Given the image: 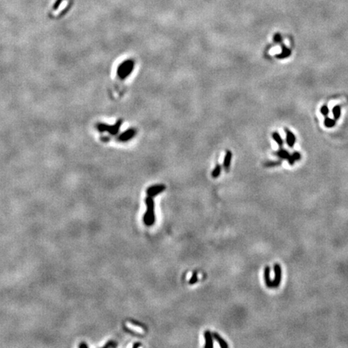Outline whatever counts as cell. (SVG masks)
<instances>
[{"instance_id":"cell-20","label":"cell","mask_w":348,"mask_h":348,"mask_svg":"<svg viewBox=\"0 0 348 348\" xmlns=\"http://www.w3.org/2000/svg\"><path fill=\"white\" fill-rule=\"evenodd\" d=\"M123 328H124V331H126V332L129 333V334H131V335H132L133 336H137V337H143L144 335H141V334H140V333L136 332V331H132V330H131L130 328H128V327H127L126 326H123Z\"/></svg>"},{"instance_id":"cell-21","label":"cell","mask_w":348,"mask_h":348,"mask_svg":"<svg viewBox=\"0 0 348 348\" xmlns=\"http://www.w3.org/2000/svg\"><path fill=\"white\" fill-rule=\"evenodd\" d=\"M320 112H321V114H322V115L327 116L329 114V113H330V110H329V107L327 106L323 105L322 107H321V108H320Z\"/></svg>"},{"instance_id":"cell-24","label":"cell","mask_w":348,"mask_h":348,"mask_svg":"<svg viewBox=\"0 0 348 348\" xmlns=\"http://www.w3.org/2000/svg\"><path fill=\"white\" fill-rule=\"evenodd\" d=\"M115 346H117V343H115L114 341H109L104 346V347H115Z\"/></svg>"},{"instance_id":"cell-14","label":"cell","mask_w":348,"mask_h":348,"mask_svg":"<svg viewBox=\"0 0 348 348\" xmlns=\"http://www.w3.org/2000/svg\"><path fill=\"white\" fill-rule=\"evenodd\" d=\"M332 113L335 120L339 119V118H340V115H341V107H340V106L339 105L335 106V107H333Z\"/></svg>"},{"instance_id":"cell-19","label":"cell","mask_w":348,"mask_h":348,"mask_svg":"<svg viewBox=\"0 0 348 348\" xmlns=\"http://www.w3.org/2000/svg\"><path fill=\"white\" fill-rule=\"evenodd\" d=\"M281 164V160H275V161H268V162L264 163V165L265 167H274V166H278Z\"/></svg>"},{"instance_id":"cell-8","label":"cell","mask_w":348,"mask_h":348,"mask_svg":"<svg viewBox=\"0 0 348 348\" xmlns=\"http://www.w3.org/2000/svg\"><path fill=\"white\" fill-rule=\"evenodd\" d=\"M270 273H271V268L269 266H266L264 268V276L265 285L268 288L272 289V280L270 277Z\"/></svg>"},{"instance_id":"cell-5","label":"cell","mask_w":348,"mask_h":348,"mask_svg":"<svg viewBox=\"0 0 348 348\" xmlns=\"http://www.w3.org/2000/svg\"><path fill=\"white\" fill-rule=\"evenodd\" d=\"M274 272L275 278L272 280V288H278L281 281V267L279 264H274Z\"/></svg>"},{"instance_id":"cell-11","label":"cell","mask_w":348,"mask_h":348,"mask_svg":"<svg viewBox=\"0 0 348 348\" xmlns=\"http://www.w3.org/2000/svg\"><path fill=\"white\" fill-rule=\"evenodd\" d=\"M273 154L276 155V156L280 158V160H285V159H288V157H289V155H290L289 152L287 151V150H285V149L282 148H280L278 151L274 152Z\"/></svg>"},{"instance_id":"cell-9","label":"cell","mask_w":348,"mask_h":348,"mask_svg":"<svg viewBox=\"0 0 348 348\" xmlns=\"http://www.w3.org/2000/svg\"><path fill=\"white\" fill-rule=\"evenodd\" d=\"M281 48H282L281 53L276 55V57L277 58V59H280V60L285 59V58H287V57H290V56H291L292 50L291 49H289V48H287L285 44H281Z\"/></svg>"},{"instance_id":"cell-15","label":"cell","mask_w":348,"mask_h":348,"mask_svg":"<svg viewBox=\"0 0 348 348\" xmlns=\"http://www.w3.org/2000/svg\"><path fill=\"white\" fill-rule=\"evenodd\" d=\"M165 189H166V186L164 185H162V186H160V187H159V188L155 189V190L152 191L151 193H148V196H151V197H155V196H157L159 193H162L163 191L165 190Z\"/></svg>"},{"instance_id":"cell-25","label":"cell","mask_w":348,"mask_h":348,"mask_svg":"<svg viewBox=\"0 0 348 348\" xmlns=\"http://www.w3.org/2000/svg\"><path fill=\"white\" fill-rule=\"evenodd\" d=\"M288 163H289V164H290V165H294V163L296 162V160H294V158L293 157V155H292V154H290L289 155V156L288 157Z\"/></svg>"},{"instance_id":"cell-13","label":"cell","mask_w":348,"mask_h":348,"mask_svg":"<svg viewBox=\"0 0 348 348\" xmlns=\"http://www.w3.org/2000/svg\"><path fill=\"white\" fill-rule=\"evenodd\" d=\"M271 136H272V139L275 140V142H276L280 148L282 147L283 145H284V140H282L281 136H280V134H279L277 132H274Z\"/></svg>"},{"instance_id":"cell-16","label":"cell","mask_w":348,"mask_h":348,"mask_svg":"<svg viewBox=\"0 0 348 348\" xmlns=\"http://www.w3.org/2000/svg\"><path fill=\"white\" fill-rule=\"evenodd\" d=\"M335 124H336V120H335V119H333V118H329V117H326V118H325L324 126L326 127L331 128V127H335Z\"/></svg>"},{"instance_id":"cell-26","label":"cell","mask_w":348,"mask_h":348,"mask_svg":"<svg viewBox=\"0 0 348 348\" xmlns=\"http://www.w3.org/2000/svg\"><path fill=\"white\" fill-rule=\"evenodd\" d=\"M131 322H132V324H133V325H136V326H140V327H143V328L144 329V330H146V329H147V328H146V326H145L144 325L142 324V323H140V322H136V321H133V320H132Z\"/></svg>"},{"instance_id":"cell-1","label":"cell","mask_w":348,"mask_h":348,"mask_svg":"<svg viewBox=\"0 0 348 348\" xmlns=\"http://www.w3.org/2000/svg\"><path fill=\"white\" fill-rule=\"evenodd\" d=\"M145 203L147 205V210L144 215V223L148 226L153 225L155 220V212H154V201L152 197L148 196L145 199Z\"/></svg>"},{"instance_id":"cell-7","label":"cell","mask_w":348,"mask_h":348,"mask_svg":"<svg viewBox=\"0 0 348 348\" xmlns=\"http://www.w3.org/2000/svg\"><path fill=\"white\" fill-rule=\"evenodd\" d=\"M204 338H205L204 348H212L213 346H214L212 333L210 332V331H206L204 332Z\"/></svg>"},{"instance_id":"cell-10","label":"cell","mask_w":348,"mask_h":348,"mask_svg":"<svg viewBox=\"0 0 348 348\" xmlns=\"http://www.w3.org/2000/svg\"><path fill=\"white\" fill-rule=\"evenodd\" d=\"M232 159V152L229 150L226 152L225 156H224V161H223V167L226 171H228L230 169V161Z\"/></svg>"},{"instance_id":"cell-6","label":"cell","mask_w":348,"mask_h":348,"mask_svg":"<svg viewBox=\"0 0 348 348\" xmlns=\"http://www.w3.org/2000/svg\"><path fill=\"white\" fill-rule=\"evenodd\" d=\"M285 134H286V143L289 148H293L296 143V136L293 132L289 130L288 128L285 129Z\"/></svg>"},{"instance_id":"cell-27","label":"cell","mask_w":348,"mask_h":348,"mask_svg":"<svg viewBox=\"0 0 348 348\" xmlns=\"http://www.w3.org/2000/svg\"><path fill=\"white\" fill-rule=\"evenodd\" d=\"M142 346V343H140V342H136V343L133 344L132 347L133 348H138L139 346Z\"/></svg>"},{"instance_id":"cell-18","label":"cell","mask_w":348,"mask_h":348,"mask_svg":"<svg viewBox=\"0 0 348 348\" xmlns=\"http://www.w3.org/2000/svg\"><path fill=\"white\" fill-rule=\"evenodd\" d=\"M197 280H198V278H197V272L195 271H193V274H192V276H191L190 279L189 280V284L190 285H194L195 283L197 282Z\"/></svg>"},{"instance_id":"cell-23","label":"cell","mask_w":348,"mask_h":348,"mask_svg":"<svg viewBox=\"0 0 348 348\" xmlns=\"http://www.w3.org/2000/svg\"><path fill=\"white\" fill-rule=\"evenodd\" d=\"M292 155H293V157L294 158V160L296 161H298L299 160H301V157L300 152H294V153L292 154Z\"/></svg>"},{"instance_id":"cell-17","label":"cell","mask_w":348,"mask_h":348,"mask_svg":"<svg viewBox=\"0 0 348 348\" xmlns=\"http://www.w3.org/2000/svg\"><path fill=\"white\" fill-rule=\"evenodd\" d=\"M221 171L222 166L220 164H217L215 169H214V170L212 171V173H211V177L213 178H219V176H220V173H221Z\"/></svg>"},{"instance_id":"cell-2","label":"cell","mask_w":348,"mask_h":348,"mask_svg":"<svg viewBox=\"0 0 348 348\" xmlns=\"http://www.w3.org/2000/svg\"><path fill=\"white\" fill-rule=\"evenodd\" d=\"M135 67V62L133 60L128 59L124 61L118 65L117 69V75L122 80L127 78L131 75Z\"/></svg>"},{"instance_id":"cell-3","label":"cell","mask_w":348,"mask_h":348,"mask_svg":"<svg viewBox=\"0 0 348 348\" xmlns=\"http://www.w3.org/2000/svg\"><path fill=\"white\" fill-rule=\"evenodd\" d=\"M122 123H123V121L119 119L113 126H110V125L105 124V123H99L98 124V129L100 132H107L110 135H112V136H114V135L118 134L119 128H120L121 125H122Z\"/></svg>"},{"instance_id":"cell-12","label":"cell","mask_w":348,"mask_h":348,"mask_svg":"<svg viewBox=\"0 0 348 348\" xmlns=\"http://www.w3.org/2000/svg\"><path fill=\"white\" fill-rule=\"evenodd\" d=\"M213 335V338L215 339V340H216L217 342H218V343L219 344V346H221L222 348H228V344L227 342L225 341V340L223 339V338L220 336V335L218 334V333L216 332H214L212 334Z\"/></svg>"},{"instance_id":"cell-22","label":"cell","mask_w":348,"mask_h":348,"mask_svg":"<svg viewBox=\"0 0 348 348\" xmlns=\"http://www.w3.org/2000/svg\"><path fill=\"white\" fill-rule=\"evenodd\" d=\"M273 41L276 44H279L280 42L282 41V36L280 35V33L277 32L273 36Z\"/></svg>"},{"instance_id":"cell-4","label":"cell","mask_w":348,"mask_h":348,"mask_svg":"<svg viewBox=\"0 0 348 348\" xmlns=\"http://www.w3.org/2000/svg\"><path fill=\"white\" fill-rule=\"evenodd\" d=\"M136 135V130L135 128H129L126 130L124 132L118 136V140L120 142H127L128 140H132Z\"/></svg>"}]
</instances>
